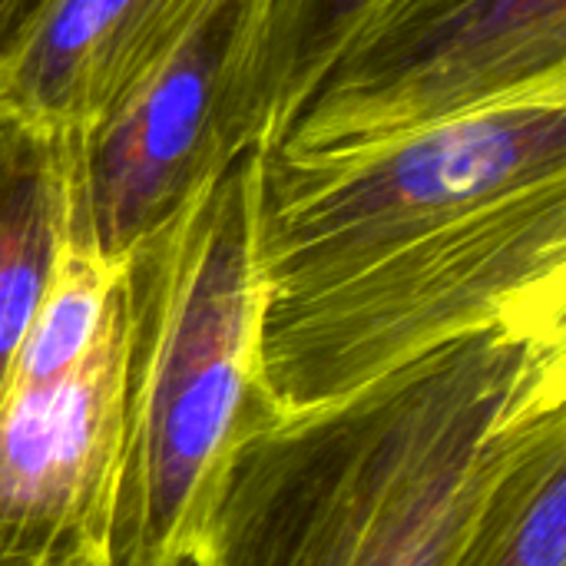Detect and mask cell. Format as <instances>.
<instances>
[{"mask_svg":"<svg viewBox=\"0 0 566 566\" xmlns=\"http://www.w3.org/2000/svg\"><path fill=\"white\" fill-rule=\"evenodd\" d=\"M126 358L119 272L96 338L66 375L0 388V566H109Z\"/></svg>","mask_w":566,"mask_h":566,"instance_id":"52a82bcc","label":"cell"},{"mask_svg":"<svg viewBox=\"0 0 566 566\" xmlns=\"http://www.w3.org/2000/svg\"><path fill=\"white\" fill-rule=\"evenodd\" d=\"M216 0H53L0 76V113L63 139L86 136Z\"/></svg>","mask_w":566,"mask_h":566,"instance_id":"ba28073f","label":"cell"},{"mask_svg":"<svg viewBox=\"0 0 566 566\" xmlns=\"http://www.w3.org/2000/svg\"><path fill=\"white\" fill-rule=\"evenodd\" d=\"M544 315H566V179L484 206L328 285L265 298L259 378L282 415H298Z\"/></svg>","mask_w":566,"mask_h":566,"instance_id":"3957f363","label":"cell"},{"mask_svg":"<svg viewBox=\"0 0 566 566\" xmlns=\"http://www.w3.org/2000/svg\"><path fill=\"white\" fill-rule=\"evenodd\" d=\"M63 226V139L0 113V388L46 292Z\"/></svg>","mask_w":566,"mask_h":566,"instance_id":"9c48e42d","label":"cell"},{"mask_svg":"<svg viewBox=\"0 0 566 566\" xmlns=\"http://www.w3.org/2000/svg\"><path fill=\"white\" fill-rule=\"evenodd\" d=\"M259 153L123 259L129 358L109 566H189L239 444L279 408L259 378Z\"/></svg>","mask_w":566,"mask_h":566,"instance_id":"7a4b0ae2","label":"cell"},{"mask_svg":"<svg viewBox=\"0 0 566 566\" xmlns=\"http://www.w3.org/2000/svg\"><path fill=\"white\" fill-rule=\"evenodd\" d=\"M119 272L123 262L113 265L99 259L90 245L63 239L46 292L3 385L36 388L66 375L96 338Z\"/></svg>","mask_w":566,"mask_h":566,"instance_id":"7c38bea8","label":"cell"},{"mask_svg":"<svg viewBox=\"0 0 566 566\" xmlns=\"http://www.w3.org/2000/svg\"><path fill=\"white\" fill-rule=\"evenodd\" d=\"M269 0H216L86 136L63 139V239L119 265L232 163L262 153Z\"/></svg>","mask_w":566,"mask_h":566,"instance_id":"5b68a950","label":"cell"},{"mask_svg":"<svg viewBox=\"0 0 566 566\" xmlns=\"http://www.w3.org/2000/svg\"><path fill=\"white\" fill-rule=\"evenodd\" d=\"M560 408L566 315H544L275 411L232 454L189 566H454Z\"/></svg>","mask_w":566,"mask_h":566,"instance_id":"6da1fadb","label":"cell"},{"mask_svg":"<svg viewBox=\"0 0 566 566\" xmlns=\"http://www.w3.org/2000/svg\"><path fill=\"white\" fill-rule=\"evenodd\" d=\"M560 86L566 0H385L275 149L365 146Z\"/></svg>","mask_w":566,"mask_h":566,"instance_id":"8992f818","label":"cell"},{"mask_svg":"<svg viewBox=\"0 0 566 566\" xmlns=\"http://www.w3.org/2000/svg\"><path fill=\"white\" fill-rule=\"evenodd\" d=\"M566 179V86L332 153H259L265 298L328 285L524 189Z\"/></svg>","mask_w":566,"mask_h":566,"instance_id":"277c9868","label":"cell"},{"mask_svg":"<svg viewBox=\"0 0 566 566\" xmlns=\"http://www.w3.org/2000/svg\"><path fill=\"white\" fill-rule=\"evenodd\" d=\"M454 566H566V408L501 478Z\"/></svg>","mask_w":566,"mask_h":566,"instance_id":"30bf717a","label":"cell"},{"mask_svg":"<svg viewBox=\"0 0 566 566\" xmlns=\"http://www.w3.org/2000/svg\"><path fill=\"white\" fill-rule=\"evenodd\" d=\"M378 3L385 0H269L259 66L262 153L285 139L322 73Z\"/></svg>","mask_w":566,"mask_h":566,"instance_id":"8fae6325","label":"cell"},{"mask_svg":"<svg viewBox=\"0 0 566 566\" xmlns=\"http://www.w3.org/2000/svg\"><path fill=\"white\" fill-rule=\"evenodd\" d=\"M53 0H0V76L40 30Z\"/></svg>","mask_w":566,"mask_h":566,"instance_id":"4fadbf2b","label":"cell"}]
</instances>
